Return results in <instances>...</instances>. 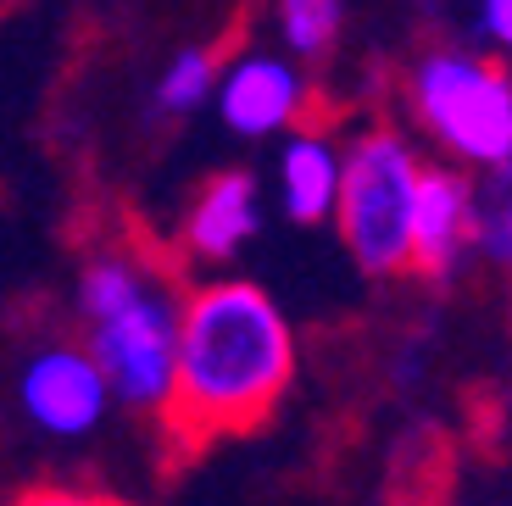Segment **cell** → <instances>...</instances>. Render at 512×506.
Here are the masks:
<instances>
[{
  "label": "cell",
  "instance_id": "1",
  "mask_svg": "<svg viewBox=\"0 0 512 506\" xmlns=\"http://www.w3.org/2000/svg\"><path fill=\"white\" fill-rule=\"evenodd\" d=\"M295 379V329L251 279H206L184 290L173 401L162 423L179 445L245 434L273 418Z\"/></svg>",
  "mask_w": 512,
  "mask_h": 506
},
{
  "label": "cell",
  "instance_id": "2",
  "mask_svg": "<svg viewBox=\"0 0 512 506\" xmlns=\"http://www.w3.org/2000/svg\"><path fill=\"white\" fill-rule=\"evenodd\" d=\"M179 306L184 290L140 245H101L78 267L73 284L78 345L106 373L112 406L140 412V418L167 412L173 362H179Z\"/></svg>",
  "mask_w": 512,
  "mask_h": 506
},
{
  "label": "cell",
  "instance_id": "3",
  "mask_svg": "<svg viewBox=\"0 0 512 506\" xmlns=\"http://www.w3.org/2000/svg\"><path fill=\"white\" fill-rule=\"evenodd\" d=\"M407 112L446 162L468 173L512 167V67L479 51H423L407 73Z\"/></svg>",
  "mask_w": 512,
  "mask_h": 506
},
{
  "label": "cell",
  "instance_id": "4",
  "mask_svg": "<svg viewBox=\"0 0 512 506\" xmlns=\"http://www.w3.org/2000/svg\"><path fill=\"white\" fill-rule=\"evenodd\" d=\"M423 151L407 128L368 123L340 145V195L334 217L351 262L368 279H401L412 262V195H418Z\"/></svg>",
  "mask_w": 512,
  "mask_h": 506
},
{
  "label": "cell",
  "instance_id": "5",
  "mask_svg": "<svg viewBox=\"0 0 512 506\" xmlns=\"http://www.w3.org/2000/svg\"><path fill=\"white\" fill-rule=\"evenodd\" d=\"M17 406L39 434L51 440H84L112 418V390L95 356L78 340H51L28 351L17 367Z\"/></svg>",
  "mask_w": 512,
  "mask_h": 506
},
{
  "label": "cell",
  "instance_id": "6",
  "mask_svg": "<svg viewBox=\"0 0 512 506\" xmlns=\"http://www.w3.org/2000/svg\"><path fill=\"white\" fill-rule=\"evenodd\" d=\"M212 112L234 140H279L312 117V84L284 51H240L218 67Z\"/></svg>",
  "mask_w": 512,
  "mask_h": 506
},
{
  "label": "cell",
  "instance_id": "7",
  "mask_svg": "<svg viewBox=\"0 0 512 506\" xmlns=\"http://www.w3.org/2000/svg\"><path fill=\"white\" fill-rule=\"evenodd\" d=\"M479 228V184L457 162H423L412 195V262L407 273L423 279H457L474 256Z\"/></svg>",
  "mask_w": 512,
  "mask_h": 506
},
{
  "label": "cell",
  "instance_id": "8",
  "mask_svg": "<svg viewBox=\"0 0 512 506\" xmlns=\"http://www.w3.org/2000/svg\"><path fill=\"white\" fill-rule=\"evenodd\" d=\"M262 223H268V206H262L256 173L229 167V173H212L195 190L184 228H179V251L201 267H229L262 234Z\"/></svg>",
  "mask_w": 512,
  "mask_h": 506
},
{
  "label": "cell",
  "instance_id": "9",
  "mask_svg": "<svg viewBox=\"0 0 512 506\" xmlns=\"http://www.w3.org/2000/svg\"><path fill=\"white\" fill-rule=\"evenodd\" d=\"M334 195H340V140L329 128H290L279 134V156H273V201L295 228H318L334 217Z\"/></svg>",
  "mask_w": 512,
  "mask_h": 506
},
{
  "label": "cell",
  "instance_id": "10",
  "mask_svg": "<svg viewBox=\"0 0 512 506\" xmlns=\"http://www.w3.org/2000/svg\"><path fill=\"white\" fill-rule=\"evenodd\" d=\"M218 51L212 45H184L167 56V67L151 84V112L156 117H195L212 106V84H218Z\"/></svg>",
  "mask_w": 512,
  "mask_h": 506
},
{
  "label": "cell",
  "instance_id": "11",
  "mask_svg": "<svg viewBox=\"0 0 512 506\" xmlns=\"http://www.w3.org/2000/svg\"><path fill=\"white\" fill-rule=\"evenodd\" d=\"M273 28H279L284 56L323 62L346 34V0H273Z\"/></svg>",
  "mask_w": 512,
  "mask_h": 506
},
{
  "label": "cell",
  "instance_id": "12",
  "mask_svg": "<svg viewBox=\"0 0 512 506\" xmlns=\"http://www.w3.org/2000/svg\"><path fill=\"white\" fill-rule=\"evenodd\" d=\"M12 506H128V501H117V495H101V490H73V484H45V490L17 495Z\"/></svg>",
  "mask_w": 512,
  "mask_h": 506
},
{
  "label": "cell",
  "instance_id": "13",
  "mask_svg": "<svg viewBox=\"0 0 512 506\" xmlns=\"http://www.w3.org/2000/svg\"><path fill=\"white\" fill-rule=\"evenodd\" d=\"M479 34H485V45L507 62L512 56V0H479Z\"/></svg>",
  "mask_w": 512,
  "mask_h": 506
}]
</instances>
